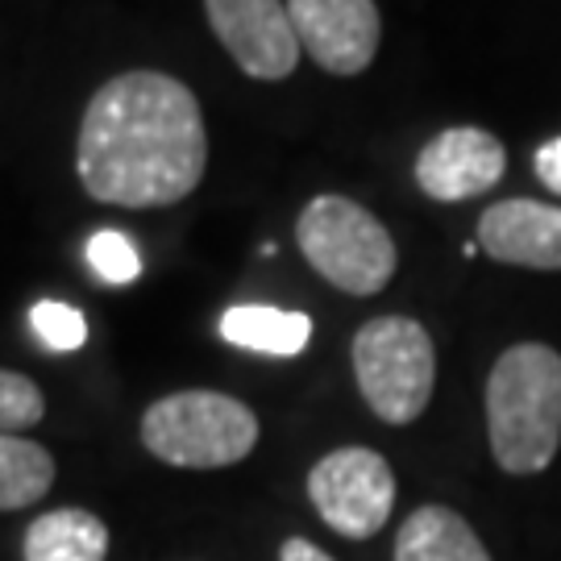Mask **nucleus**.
I'll list each match as a JSON object with an SVG mask.
<instances>
[{
  "mask_svg": "<svg viewBox=\"0 0 561 561\" xmlns=\"http://www.w3.org/2000/svg\"><path fill=\"white\" fill-rule=\"evenodd\" d=\"M208 167L196 92L162 71H125L96 88L80 121L83 192L117 208H167L192 196Z\"/></svg>",
  "mask_w": 561,
  "mask_h": 561,
  "instance_id": "1",
  "label": "nucleus"
},
{
  "mask_svg": "<svg viewBox=\"0 0 561 561\" xmlns=\"http://www.w3.org/2000/svg\"><path fill=\"white\" fill-rule=\"evenodd\" d=\"M486 437L507 474H541L561 445V354L541 341L503 350L486 379Z\"/></svg>",
  "mask_w": 561,
  "mask_h": 561,
  "instance_id": "2",
  "label": "nucleus"
},
{
  "mask_svg": "<svg viewBox=\"0 0 561 561\" xmlns=\"http://www.w3.org/2000/svg\"><path fill=\"white\" fill-rule=\"evenodd\" d=\"M141 445L180 470H221L254 454L259 416L225 391H171L146 408Z\"/></svg>",
  "mask_w": 561,
  "mask_h": 561,
  "instance_id": "3",
  "label": "nucleus"
},
{
  "mask_svg": "<svg viewBox=\"0 0 561 561\" xmlns=\"http://www.w3.org/2000/svg\"><path fill=\"white\" fill-rule=\"evenodd\" d=\"M296 241L308 266L350 296H379L400 266L387 225L375 213H366L358 201L333 192L304 204Z\"/></svg>",
  "mask_w": 561,
  "mask_h": 561,
  "instance_id": "4",
  "label": "nucleus"
},
{
  "mask_svg": "<svg viewBox=\"0 0 561 561\" xmlns=\"http://www.w3.org/2000/svg\"><path fill=\"white\" fill-rule=\"evenodd\" d=\"M354 379L366 408L387 424H412L433 400L437 350L421 321L375 317L354 333L350 345Z\"/></svg>",
  "mask_w": 561,
  "mask_h": 561,
  "instance_id": "5",
  "label": "nucleus"
},
{
  "mask_svg": "<svg viewBox=\"0 0 561 561\" xmlns=\"http://www.w3.org/2000/svg\"><path fill=\"white\" fill-rule=\"evenodd\" d=\"M308 500L337 537L366 541L391 520L396 474H391L382 454L362 449V445H345V449L324 454L308 470Z\"/></svg>",
  "mask_w": 561,
  "mask_h": 561,
  "instance_id": "6",
  "label": "nucleus"
},
{
  "mask_svg": "<svg viewBox=\"0 0 561 561\" xmlns=\"http://www.w3.org/2000/svg\"><path fill=\"white\" fill-rule=\"evenodd\" d=\"M213 34L250 80H287L304 46L287 0H204Z\"/></svg>",
  "mask_w": 561,
  "mask_h": 561,
  "instance_id": "7",
  "label": "nucleus"
},
{
  "mask_svg": "<svg viewBox=\"0 0 561 561\" xmlns=\"http://www.w3.org/2000/svg\"><path fill=\"white\" fill-rule=\"evenodd\" d=\"M304 55L329 76H362L379 55L382 21L375 0H287Z\"/></svg>",
  "mask_w": 561,
  "mask_h": 561,
  "instance_id": "8",
  "label": "nucleus"
},
{
  "mask_svg": "<svg viewBox=\"0 0 561 561\" xmlns=\"http://www.w3.org/2000/svg\"><path fill=\"white\" fill-rule=\"evenodd\" d=\"M507 171V150L479 125H454L416 154V183L428 201L458 204L491 192Z\"/></svg>",
  "mask_w": 561,
  "mask_h": 561,
  "instance_id": "9",
  "label": "nucleus"
},
{
  "mask_svg": "<svg viewBox=\"0 0 561 561\" xmlns=\"http://www.w3.org/2000/svg\"><path fill=\"white\" fill-rule=\"evenodd\" d=\"M479 250L528 271H561V208L541 201H500L479 217Z\"/></svg>",
  "mask_w": 561,
  "mask_h": 561,
  "instance_id": "10",
  "label": "nucleus"
},
{
  "mask_svg": "<svg viewBox=\"0 0 561 561\" xmlns=\"http://www.w3.org/2000/svg\"><path fill=\"white\" fill-rule=\"evenodd\" d=\"M396 561H491V553L454 507L424 503L400 524Z\"/></svg>",
  "mask_w": 561,
  "mask_h": 561,
  "instance_id": "11",
  "label": "nucleus"
},
{
  "mask_svg": "<svg viewBox=\"0 0 561 561\" xmlns=\"http://www.w3.org/2000/svg\"><path fill=\"white\" fill-rule=\"evenodd\" d=\"M21 553L25 561H104L108 558V528L101 516H92L83 507H59L25 528Z\"/></svg>",
  "mask_w": 561,
  "mask_h": 561,
  "instance_id": "12",
  "label": "nucleus"
},
{
  "mask_svg": "<svg viewBox=\"0 0 561 561\" xmlns=\"http://www.w3.org/2000/svg\"><path fill=\"white\" fill-rule=\"evenodd\" d=\"M221 337L250 354L296 358L312 341V321L304 312H287V308H271V304H238L221 317Z\"/></svg>",
  "mask_w": 561,
  "mask_h": 561,
  "instance_id": "13",
  "label": "nucleus"
},
{
  "mask_svg": "<svg viewBox=\"0 0 561 561\" xmlns=\"http://www.w3.org/2000/svg\"><path fill=\"white\" fill-rule=\"evenodd\" d=\"M55 486L50 449L18 433H0V512H21Z\"/></svg>",
  "mask_w": 561,
  "mask_h": 561,
  "instance_id": "14",
  "label": "nucleus"
},
{
  "mask_svg": "<svg viewBox=\"0 0 561 561\" xmlns=\"http://www.w3.org/2000/svg\"><path fill=\"white\" fill-rule=\"evenodd\" d=\"M30 329L50 354H71L88 341V321L80 308L62 300H38L30 308Z\"/></svg>",
  "mask_w": 561,
  "mask_h": 561,
  "instance_id": "15",
  "label": "nucleus"
},
{
  "mask_svg": "<svg viewBox=\"0 0 561 561\" xmlns=\"http://www.w3.org/2000/svg\"><path fill=\"white\" fill-rule=\"evenodd\" d=\"M88 262H92V271H96L108 287H125V283L138 279V271H141L138 245L125 238V233H117V229L92 233V241H88Z\"/></svg>",
  "mask_w": 561,
  "mask_h": 561,
  "instance_id": "16",
  "label": "nucleus"
},
{
  "mask_svg": "<svg viewBox=\"0 0 561 561\" xmlns=\"http://www.w3.org/2000/svg\"><path fill=\"white\" fill-rule=\"evenodd\" d=\"M46 416L38 382L18 375V370H0V433H21L30 424Z\"/></svg>",
  "mask_w": 561,
  "mask_h": 561,
  "instance_id": "17",
  "label": "nucleus"
},
{
  "mask_svg": "<svg viewBox=\"0 0 561 561\" xmlns=\"http://www.w3.org/2000/svg\"><path fill=\"white\" fill-rule=\"evenodd\" d=\"M533 171H537V180H541L553 196H561V138H549L545 146H537Z\"/></svg>",
  "mask_w": 561,
  "mask_h": 561,
  "instance_id": "18",
  "label": "nucleus"
},
{
  "mask_svg": "<svg viewBox=\"0 0 561 561\" xmlns=\"http://www.w3.org/2000/svg\"><path fill=\"white\" fill-rule=\"evenodd\" d=\"M279 561H333L321 545H312L308 537H287L279 549Z\"/></svg>",
  "mask_w": 561,
  "mask_h": 561,
  "instance_id": "19",
  "label": "nucleus"
}]
</instances>
